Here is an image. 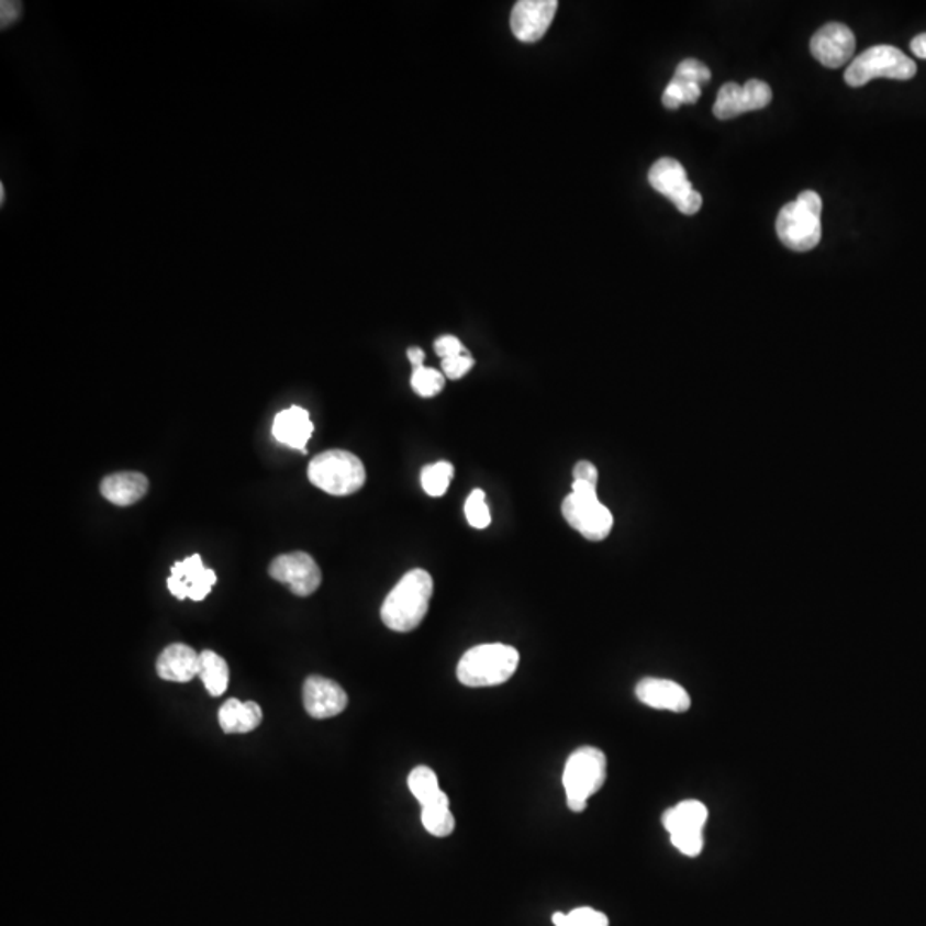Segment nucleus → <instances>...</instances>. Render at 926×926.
Listing matches in <instances>:
<instances>
[{"mask_svg": "<svg viewBox=\"0 0 926 926\" xmlns=\"http://www.w3.org/2000/svg\"><path fill=\"white\" fill-rule=\"evenodd\" d=\"M711 71L705 64L696 59H684L677 67L674 78L662 94V105L669 110L680 109L684 103H695L702 94V85L709 82Z\"/></svg>", "mask_w": 926, "mask_h": 926, "instance_id": "14", "label": "nucleus"}, {"mask_svg": "<svg viewBox=\"0 0 926 926\" xmlns=\"http://www.w3.org/2000/svg\"><path fill=\"white\" fill-rule=\"evenodd\" d=\"M409 790L414 794L421 806L450 803V797L439 788L438 776L426 766H419L409 776Z\"/></svg>", "mask_w": 926, "mask_h": 926, "instance_id": "22", "label": "nucleus"}, {"mask_svg": "<svg viewBox=\"0 0 926 926\" xmlns=\"http://www.w3.org/2000/svg\"><path fill=\"white\" fill-rule=\"evenodd\" d=\"M274 438L282 445L289 446L292 450L308 454L305 445L313 436L314 424L311 421V415L302 406L293 405L287 411L278 412L271 427Z\"/></svg>", "mask_w": 926, "mask_h": 926, "instance_id": "17", "label": "nucleus"}, {"mask_svg": "<svg viewBox=\"0 0 926 926\" xmlns=\"http://www.w3.org/2000/svg\"><path fill=\"white\" fill-rule=\"evenodd\" d=\"M442 368L445 376H448L450 380H460L473 368V359L469 354H461V356L450 357V359H443Z\"/></svg>", "mask_w": 926, "mask_h": 926, "instance_id": "29", "label": "nucleus"}, {"mask_svg": "<svg viewBox=\"0 0 926 926\" xmlns=\"http://www.w3.org/2000/svg\"><path fill=\"white\" fill-rule=\"evenodd\" d=\"M304 707L314 719H330L347 707L348 696L336 681L323 677H309L302 690Z\"/></svg>", "mask_w": 926, "mask_h": 926, "instance_id": "15", "label": "nucleus"}, {"mask_svg": "<svg viewBox=\"0 0 926 926\" xmlns=\"http://www.w3.org/2000/svg\"><path fill=\"white\" fill-rule=\"evenodd\" d=\"M421 821H423L424 829L436 837H448L455 830V817L450 803L424 806Z\"/></svg>", "mask_w": 926, "mask_h": 926, "instance_id": "25", "label": "nucleus"}, {"mask_svg": "<svg viewBox=\"0 0 926 926\" xmlns=\"http://www.w3.org/2000/svg\"><path fill=\"white\" fill-rule=\"evenodd\" d=\"M270 577L277 582L287 583L292 594L299 598H308L314 594L320 589L321 574L320 567L314 561L313 556L308 553L293 551L289 555L278 556L271 561Z\"/></svg>", "mask_w": 926, "mask_h": 926, "instance_id": "10", "label": "nucleus"}, {"mask_svg": "<svg viewBox=\"0 0 926 926\" xmlns=\"http://www.w3.org/2000/svg\"><path fill=\"white\" fill-rule=\"evenodd\" d=\"M599 472L591 461L582 460L574 466L573 481L589 482V484L598 486Z\"/></svg>", "mask_w": 926, "mask_h": 926, "instance_id": "32", "label": "nucleus"}, {"mask_svg": "<svg viewBox=\"0 0 926 926\" xmlns=\"http://www.w3.org/2000/svg\"><path fill=\"white\" fill-rule=\"evenodd\" d=\"M433 592L434 582L426 570L415 568L406 571L381 606V620L384 625L399 634H409L417 628L429 610Z\"/></svg>", "mask_w": 926, "mask_h": 926, "instance_id": "1", "label": "nucleus"}, {"mask_svg": "<svg viewBox=\"0 0 926 926\" xmlns=\"http://www.w3.org/2000/svg\"><path fill=\"white\" fill-rule=\"evenodd\" d=\"M649 182L661 192L683 215H695L702 208V194L693 189L683 165L674 158H661L650 167Z\"/></svg>", "mask_w": 926, "mask_h": 926, "instance_id": "8", "label": "nucleus"}, {"mask_svg": "<svg viewBox=\"0 0 926 926\" xmlns=\"http://www.w3.org/2000/svg\"><path fill=\"white\" fill-rule=\"evenodd\" d=\"M148 488V479L140 472L112 473V476L105 477L100 484L102 497L110 503L118 504V506H130V504L137 503L146 497Z\"/></svg>", "mask_w": 926, "mask_h": 926, "instance_id": "20", "label": "nucleus"}, {"mask_svg": "<svg viewBox=\"0 0 926 926\" xmlns=\"http://www.w3.org/2000/svg\"><path fill=\"white\" fill-rule=\"evenodd\" d=\"M553 923L556 926H610L607 916L592 907H577L568 915L555 913Z\"/></svg>", "mask_w": 926, "mask_h": 926, "instance_id": "27", "label": "nucleus"}, {"mask_svg": "<svg viewBox=\"0 0 926 926\" xmlns=\"http://www.w3.org/2000/svg\"><path fill=\"white\" fill-rule=\"evenodd\" d=\"M406 356H409V360H411L412 368H421L424 366V350L423 348L412 347L406 350Z\"/></svg>", "mask_w": 926, "mask_h": 926, "instance_id": "35", "label": "nucleus"}, {"mask_svg": "<svg viewBox=\"0 0 926 926\" xmlns=\"http://www.w3.org/2000/svg\"><path fill=\"white\" fill-rule=\"evenodd\" d=\"M911 52L918 57V59L926 60V33L915 36L911 40Z\"/></svg>", "mask_w": 926, "mask_h": 926, "instance_id": "34", "label": "nucleus"}, {"mask_svg": "<svg viewBox=\"0 0 926 926\" xmlns=\"http://www.w3.org/2000/svg\"><path fill=\"white\" fill-rule=\"evenodd\" d=\"M822 198L815 191H803L785 204L776 220L779 241L788 249L808 253L822 238Z\"/></svg>", "mask_w": 926, "mask_h": 926, "instance_id": "3", "label": "nucleus"}, {"mask_svg": "<svg viewBox=\"0 0 926 926\" xmlns=\"http://www.w3.org/2000/svg\"><path fill=\"white\" fill-rule=\"evenodd\" d=\"M411 384L419 397L431 399V397L438 395L439 391L445 387V376L436 371V369L421 366V368H415L412 371Z\"/></svg>", "mask_w": 926, "mask_h": 926, "instance_id": "26", "label": "nucleus"}, {"mask_svg": "<svg viewBox=\"0 0 926 926\" xmlns=\"http://www.w3.org/2000/svg\"><path fill=\"white\" fill-rule=\"evenodd\" d=\"M434 350H436V354L442 359H450V357L461 356V354H469L466 347L461 345V342L458 341L457 336L454 335L439 336L436 344H434Z\"/></svg>", "mask_w": 926, "mask_h": 926, "instance_id": "31", "label": "nucleus"}, {"mask_svg": "<svg viewBox=\"0 0 926 926\" xmlns=\"http://www.w3.org/2000/svg\"><path fill=\"white\" fill-rule=\"evenodd\" d=\"M606 755L599 748L582 747L568 757L564 772L567 805L571 812H585L589 797L594 796L606 782Z\"/></svg>", "mask_w": 926, "mask_h": 926, "instance_id": "4", "label": "nucleus"}, {"mask_svg": "<svg viewBox=\"0 0 926 926\" xmlns=\"http://www.w3.org/2000/svg\"><path fill=\"white\" fill-rule=\"evenodd\" d=\"M707 806L696 800H687L677 806L666 810L662 825L669 836H687V834H704L707 824Z\"/></svg>", "mask_w": 926, "mask_h": 926, "instance_id": "19", "label": "nucleus"}, {"mask_svg": "<svg viewBox=\"0 0 926 926\" xmlns=\"http://www.w3.org/2000/svg\"><path fill=\"white\" fill-rule=\"evenodd\" d=\"M158 677L174 683H188L200 674V654L186 644L168 645L158 656Z\"/></svg>", "mask_w": 926, "mask_h": 926, "instance_id": "18", "label": "nucleus"}, {"mask_svg": "<svg viewBox=\"0 0 926 926\" xmlns=\"http://www.w3.org/2000/svg\"><path fill=\"white\" fill-rule=\"evenodd\" d=\"M595 488L598 486L589 482L573 481L571 493L561 504V512L574 531H579L585 539L599 543L610 536L614 518L610 510L598 500Z\"/></svg>", "mask_w": 926, "mask_h": 926, "instance_id": "6", "label": "nucleus"}, {"mask_svg": "<svg viewBox=\"0 0 926 926\" xmlns=\"http://www.w3.org/2000/svg\"><path fill=\"white\" fill-rule=\"evenodd\" d=\"M20 16V8L14 2H2V26L11 24Z\"/></svg>", "mask_w": 926, "mask_h": 926, "instance_id": "33", "label": "nucleus"}, {"mask_svg": "<svg viewBox=\"0 0 926 926\" xmlns=\"http://www.w3.org/2000/svg\"><path fill=\"white\" fill-rule=\"evenodd\" d=\"M466 516L470 527L482 528L491 525V512H489L488 503H486V494L482 489H473L470 497L466 501Z\"/></svg>", "mask_w": 926, "mask_h": 926, "instance_id": "28", "label": "nucleus"}, {"mask_svg": "<svg viewBox=\"0 0 926 926\" xmlns=\"http://www.w3.org/2000/svg\"><path fill=\"white\" fill-rule=\"evenodd\" d=\"M215 583V571L204 568L200 555H192L191 558L177 561L167 580L168 591L179 601H186V599L196 602L204 601Z\"/></svg>", "mask_w": 926, "mask_h": 926, "instance_id": "11", "label": "nucleus"}, {"mask_svg": "<svg viewBox=\"0 0 926 926\" xmlns=\"http://www.w3.org/2000/svg\"><path fill=\"white\" fill-rule=\"evenodd\" d=\"M635 695L641 704L659 709V711L681 714L692 707V699L681 684L671 680H661V678H645L637 684Z\"/></svg>", "mask_w": 926, "mask_h": 926, "instance_id": "16", "label": "nucleus"}, {"mask_svg": "<svg viewBox=\"0 0 926 926\" xmlns=\"http://www.w3.org/2000/svg\"><path fill=\"white\" fill-rule=\"evenodd\" d=\"M856 38L855 33L843 23H829L822 26L812 42H810V52L813 57L822 64V66L843 67L846 63L851 60L855 54Z\"/></svg>", "mask_w": 926, "mask_h": 926, "instance_id": "13", "label": "nucleus"}, {"mask_svg": "<svg viewBox=\"0 0 926 926\" xmlns=\"http://www.w3.org/2000/svg\"><path fill=\"white\" fill-rule=\"evenodd\" d=\"M770 102H772V90L760 79H750L745 82V87H739L736 82H726L715 98L714 115L719 121H727V119L747 114L751 110L766 109Z\"/></svg>", "mask_w": 926, "mask_h": 926, "instance_id": "9", "label": "nucleus"}, {"mask_svg": "<svg viewBox=\"0 0 926 926\" xmlns=\"http://www.w3.org/2000/svg\"><path fill=\"white\" fill-rule=\"evenodd\" d=\"M309 481L333 497H350L366 484V469L359 457L345 450H328L311 460Z\"/></svg>", "mask_w": 926, "mask_h": 926, "instance_id": "5", "label": "nucleus"}, {"mask_svg": "<svg viewBox=\"0 0 926 926\" xmlns=\"http://www.w3.org/2000/svg\"><path fill=\"white\" fill-rule=\"evenodd\" d=\"M521 665V654L512 645L484 644L467 650L458 662L457 678L469 689L506 683Z\"/></svg>", "mask_w": 926, "mask_h": 926, "instance_id": "2", "label": "nucleus"}, {"mask_svg": "<svg viewBox=\"0 0 926 926\" xmlns=\"http://www.w3.org/2000/svg\"><path fill=\"white\" fill-rule=\"evenodd\" d=\"M671 843L681 855L695 858L704 849V834H687V836H672Z\"/></svg>", "mask_w": 926, "mask_h": 926, "instance_id": "30", "label": "nucleus"}, {"mask_svg": "<svg viewBox=\"0 0 926 926\" xmlns=\"http://www.w3.org/2000/svg\"><path fill=\"white\" fill-rule=\"evenodd\" d=\"M198 677L203 681L204 689L208 690L210 695L220 696L227 692L228 680H231L227 662L213 650H203L200 654V674Z\"/></svg>", "mask_w": 926, "mask_h": 926, "instance_id": "23", "label": "nucleus"}, {"mask_svg": "<svg viewBox=\"0 0 926 926\" xmlns=\"http://www.w3.org/2000/svg\"><path fill=\"white\" fill-rule=\"evenodd\" d=\"M261 721L263 711L256 702H241L237 699H228L220 707V727L227 735H246V733L255 732Z\"/></svg>", "mask_w": 926, "mask_h": 926, "instance_id": "21", "label": "nucleus"}, {"mask_svg": "<svg viewBox=\"0 0 926 926\" xmlns=\"http://www.w3.org/2000/svg\"><path fill=\"white\" fill-rule=\"evenodd\" d=\"M558 11L556 0H521L510 18L513 35L524 44H534L546 35Z\"/></svg>", "mask_w": 926, "mask_h": 926, "instance_id": "12", "label": "nucleus"}, {"mask_svg": "<svg viewBox=\"0 0 926 926\" xmlns=\"http://www.w3.org/2000/svg\"><path fill=\"white\" fill-rule=\"evenodd\" d=\"M454 476L455 469L450 461H436V464L424 467L423 472H421V484H423L426 494L439 498L450 488Z\"/></svg>", "mask_w": 926, "mask_h": 926, "instance_id": "24", "label": "nucleus"}, {"mask_svg": "<svg viewBox=\"0 0 926 926\" xmlns=\"http://www.w3.org/2000/svg\"><path fill=\"white\" fill-rule=\"evenodd\" d=\"M915 75L916 64L904 52L892 45H877V47L868 48L849 64L845 81L851 88H860L872 79L888 78L906 81V79L915 78Z\"/></svg>", "mask_w": 926, "mask_h": 926, "instance_id": "7", "label": "nucleus"}]
</instances>
